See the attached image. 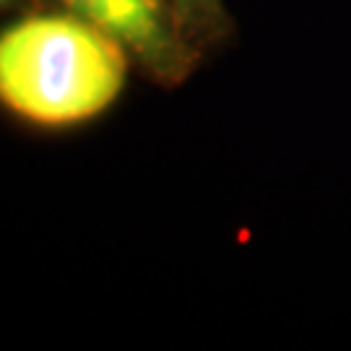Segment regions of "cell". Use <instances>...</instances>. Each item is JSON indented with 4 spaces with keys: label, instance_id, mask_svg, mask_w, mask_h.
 I'll use <instances>...</instances> for the list:
<instances>
[{
    "label": "cell",
    "instance_id": "cell-2",
    "mask_svg": "<svg viewBox=\"0 0 351 351\" xmlns=\"http://www.w3.org/2000/svg\"><path fill=\"white\" fill-rule=\"evenodd\" d=\"M86 19L88 24L130 55L133 65L162 88H177L203 63V55L188 39L172 0H47Z\"/></svg>",
    "mask_w": 351,
    "mask_h": 351
},
{
    "label": "cell",
    "instance_id": "cell-1",
    "mask_svg": "<svg viewBox=\"0 0 351 351\" xmlns=\"http://www.w3.org/2000/svg\"><path fill=\"white\" fill-rule=\"evenodd\" d=\"M130 65L86 19L37 5L0 29V107L39 130L86 125L123 97Z\"/></svg>",
    "mask_w": 351,
    "mask_h": 351
},
{
    "label": "cell",
    "instance_id": "cell-3",
    "mask_svg": "<svg viewBox=\"0 0 351 351\" xmlns=\"http://www.w3.org/2000/svg\"><path fill=\"white\" fill-rule=\"evenodd\" d=\"M188 39L203 52L224 50L237 37V24L224 0H172Z\"/></svg>",
    "mask_w": 351,
    "mask_h": 351
},
{
    "label": "cell",
    "instance_id": "cell-4",
    "mask_svg": "<svg viewBox=\"0 0 351 351\" xmlns=\"http://www.w3.org/2000/svg\"><path fill=\"white\" fill-rule=\"evenodd\" d=\"M47 0H0V16L8 11H19V8H37Z\"/></svg>",
    "mask_w": 351,
    "mask_h": 351
}]
</instances>
